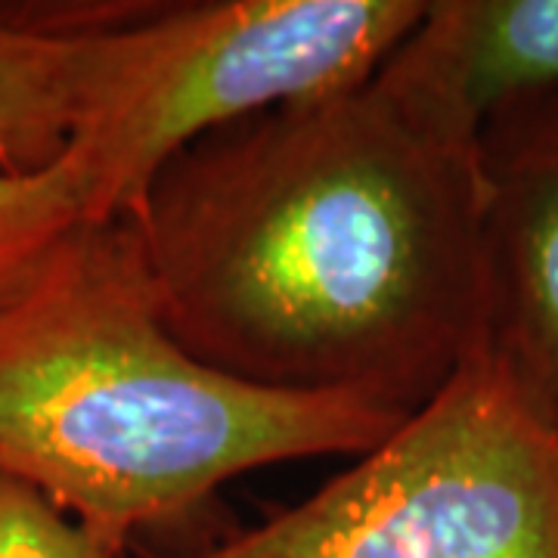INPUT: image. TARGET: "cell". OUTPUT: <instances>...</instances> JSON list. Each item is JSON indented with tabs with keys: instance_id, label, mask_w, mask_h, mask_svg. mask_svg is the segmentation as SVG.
<instances>
[{
	"instance_id": "obj_1",
	"label": "cell",
	"mask_w": 558,
	"mask_h": 558,
	"mask_svg": "<svg viewBox=\"0 0 558 558\" xmlns=\"http://www.w3.org/2000/svg\"><path fill=\"white\" fill-rule=\"evenodd\" d=\"M119 220L168 332L233 379L413 416L484 351L478 146L376 78L196 140Z\"/></svg>"
},
{
	"instance_id": "obj_2",
	"label": "cell",
	"mask_w": 558,
	"mask_h": 558,
	"mask_svg": "<svg viewBox=\"0 0 558 558\" xmlns=\"http://www.w3.org/2000/svg\"><path fill=\"white\" fill-rule=\"evenodd\" d=\"M403 418L193 357L161 323L124 220L81 223L0 311V472L124 546L252 469L363 457Z\"/></svg>"
},
{
	"instance_id": "obj_3",
	"label": "cell",
	"mask_w": 558,
	"mask_h": 558,
	"mask_svg": "<svg viewBox=\"0 0 558 558\" xmlns=\"http://www.w3.org/2000/svg\"><path fill=\"white\" fill-rule=\"evenodd\" d=\"M422 0H208L84 28L65 159L90 223L124 218L196 140L376 78Z\"/></svg>"
},
{
	"instance_id": "obj_4",
	"label": "cell",
	"mask_w": 558,
	"mask_h": 558,
	"mask_svg": "<svg viewBox=\"0 0 558 558\" xmlns=\"http://www.w3.org/2000/svg\"><path fill=\"white\" fill-rule=\"evenodd\" d=\"M190 558H558V425L481 351L317 494Z\"/></svg>"
},
{
	"instance_id": "obj_5",
	"label": "cell",
	"mask_w": 558,
	"mask_h": 558,
	"mask_svg": "<svg viewBox=\"0 0 558 558\" xmlns=\"http://www.w3.org/2000/svg\"><path fill=\"white\" fill-rule=\"evenodd\" d=\"M478 168L484 354L558 425V94L487 121Z\"/></svg>"
},
{
	"instance_id": "obj_6",
	"label": "cell",
	"mask_w": 558,
	"mask_h": 558,
	"mask_svg": "<svg viewBox=\"0 0 558 558\" xmlns=\"http://www.w3.org/2000/svg\"><path fill=\"white\" fill-rule=\"evenodd\" d=\"M376 81L440 137L478 146L506 106L558 94V0H435Z\"/></svg>"
},
{
	"instance_id": "obj_7",
	"label": "cell",
	"mask_w": 558,
	"mask_h": 558,
	"mask_svg": "<svg viewBox=\"0 0 558 558\" xmlns=\"http://www.w3.org/2000/svg\"><path fill=\"white\" fill-rule=\"evenodd\" d=\"M84 32H40L0 13V168L35 174L65 156L81 97Z\"/></svg>"
},
{
	"instance_id": "obj_8",
	"label": "cell",
	"mask_w": 558,
	"mask_h": 558,
	"mask_svg": "<svg viewBox=\"0 0 558 558\" xmlns=\"http://www.w3.org/2000/svg\"><path fill=\"white\" fill-rule=\"evenodd\" d=\"M81 223H90L87 199L65 156L35 174L0 168V311L40 277Z\"/></svg>"
},
{
	"instance_id": "obj_9",
	"label": "cell",
	"mask_w": 558,
	"mask_h": 558,
	"mask_svg": "<svg viewBox=\"0 0 558 558\" xmlns=\"http://www.w3.org/2000/svg\"><path fill=\"white\" fill-rule=\"evenodd\" d=\"M124 543L60 509L38 487L0 472V558H121Z\"/></svg>"
}]
</instances>
